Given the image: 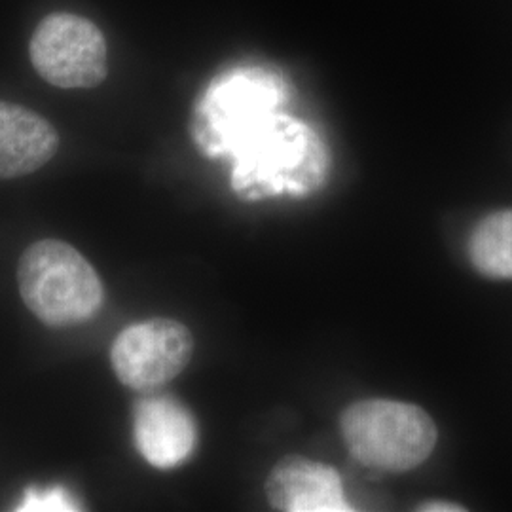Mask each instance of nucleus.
I'll list each match as a JSON object with an SVG mask.
<instances>
[{
    "mask_svg": "<svg viewBox=\"0 0 512 512\" xmlns=\"http://www.w3.org/2000/svg\"><path fill=\"white\" fill-rule=\"evenodd\" d=\"M416 511L423 512H463L467 511L465 507H461L459 503H450V501H427L421 503Z\"/></svg>",
    "mask_w": 512,
    "mask_h": 512,
    "instance_id": "obj_11",
    "label": "nucleus"
},
{
    "mask_svg": "<svg viewBox=\"0 0 512 512\" xmlns=\"http://www.w3.org/2000/svg\"><path fill=\"white\" fill-rule=\"evenodd\" d=\"M340 431L353 458L387 473L420 467L439 440L437 425L423 408L389 399L351 404L342 412Z\"/></svg>",
    "mask_w": 512,
    "mask_h": 512,
    "instance_id": "obj_3",
    "label": "nucleus"
},
{
    "mask_svg": "<svg viewBox=\"0 0 512 512\" xmlns=\"http://www.w3.org/2000/svg\"><path fill=\"white\" fill-rule=\"evenodd\" d=\"M469 258L478 274L512 279V209L480 220L469 238Z\"/></svg>",
    "mask_w": 512,
    "mask_h": 512,
    "instance_id": "obj_9",
    "label": "nucleus"
},
{
    "mask_svg": "<svg viewBox=\"0 0 512 512\" xmlns=\"http://www.w3.org/2000/svg\"><path fill=\"white\" fill-rule=\"evenodd\" d=\"M54 126L37 112L0 101V181L38 171L57 152Z\"/></svg>",
    "mask_w": 512,
    "mask_h": 512,
    "instance_id": "obj_8",
    "label": "nucleus"
},
{
    "mask_svg": "<svg viewBox=\"0 0 512 512\" xmlns=\"http://www.w3.org/2000/svg\"><path fill=\"white\" fill-rule=\"evenodd\" d=\"M133 439L152 467L169 471L188 461L198 446V423L173 397H147L133 408Z\"/></svg>",
    "mask_w": 512,
    "mask_h": 512,
    "instance_id": "obj_6",
    "label": "nucleus"
},
{
    "mask_svg": "<svg viewBox=\"0 0 512 512\" xmlns=\"http://www.w3.org/2000/svg\"><path fill=\"white\" fill-rule=\"evenodd\" d=\"M194 353L188 327L173 319H150L122 330L110 348V365L135 391H152L175 380Z\"/></svg>",
    "mask_w": 512,
    "mask_h": 512,
    "instance_id": "obj_5",
    "label": "nucleus"
},
{
    "mask_svg": "<svg viewBox=\"0 0 512 512\" xmlns=\"http://www.w3.org/2000/svg\"><path fill=\"white\" fill-rule=\"evenodd\" d=\"M33 67L61 90L95 88L107 76V42L99 27L76 14H52L31 38Z\"/></svg>",
    "mask_w": 512,
    "mask_h": 512,
    "instance_id": "obj_4",
    "label": "nucleus"
},
{
    "mask_svg": "<svg viewBox=\"0 0 512 512\" xmlns=\"http://www.w3.org/2000/svg\"><path fill=\"white\" fill-rule=\"evenodd\" d=\"M291 86L264 67L219 76L194 112L196 143L213 158H230L232 186L243 200L310 196L329 173V150L287 105Z\"/></svg>",
    "mask_w": 512,
    "mask_h": 512,
    "instance_id": "obj_1",
    "label": "nucleus"
},
{
    "mask_svg": "<svg viewBox=\"0 0 512 512\" xmlns=\"http://www.w3.org/2000/svg\"><path fill=\"white\" fill-rule=\"evenodd\" d=\"M25 507H19V511H76L78 507H74L73 501L67 499L63 492H55L50 490L46 495H38L33 499H27L23 503Z\"/></svg>",
    "mask_w": 512,
    "mask_h": 512,
    "instance_id": "obj_10",
    "label": "nucleus"
},
{
    "mask_svg": "<svg viewBox=\"0 0 512 512\" xmlns=\"http://www.w3.org/2000/svg\"><path fill=\"white\" fill-rule=\"evenodd\" d=\"M19 294L48 327H73L93 319L105 302V287L92 264L73 245L42 239L19 258Z\"/></svg>",
    "mask_w": 512,
    "mask_h": 512,
    "instance_id": "obj_2",
    "label": "nucleus"
},
{
    "mask_svg": "<svg viewBox=\"0 0 512 512\" xmlns=\"http://www.w3.org/2000/svg\"><path fill=\"white\" fill-rule=\"evenodd\" d=\"M266 497L275 511H353L338 471L300 456H289L275 465L266 480Z\"/></svg>",
    "mask_w": 512,
    "mask_h": 512,
    "instance_id": "obj_7",
    "label": "nucleus"
}]
</instances>
